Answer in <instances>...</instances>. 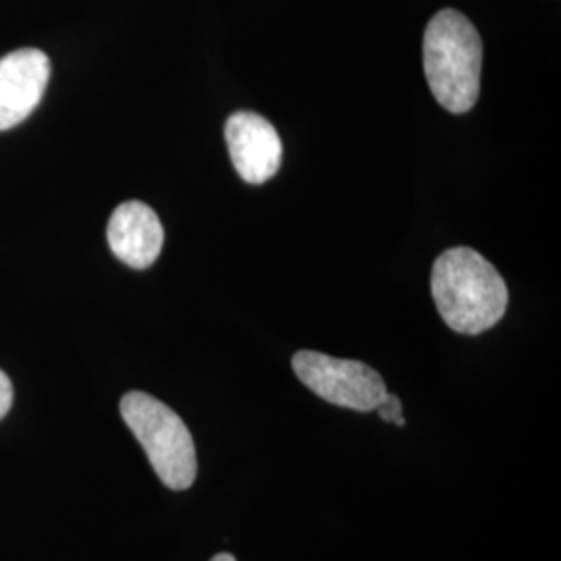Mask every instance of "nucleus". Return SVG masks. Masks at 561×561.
I'll use <instances>...</instances> for the list:
<instances>
[{
  "label": "nucleus",
  "instance_id": "nucleus-6",
  "mask_svg": "<svg viewBox=\"0 0 561 561\" xmlns=\"http://www.w3.org/2000/svg\"><path fill=\"white\" fill-rule=\"evenodd\" d=\"M50 81V59L38 48H21L0 59V131L27 119Z\"/></svg>",
  "mask_w": 561,
  "mask_h": 561
},
{
  "label": "nucleus",
  "instance_id": "nucleus-2",
  "mask_svg": "<svg viewBox=\"0 0 561 561\" xmlns=\"http://www.w3.org/2000/svg\"><path fill=\"white\" fill-rule=\"evenodd\" d=\"M422 59L435 101L454 115L474 108L481 94L482 41L474 23L456 9L428 21Z\"/></svg>",
  "mask_w": 561,
  "mask_h": 561
},
{
  "label": "nucleus",
  "instance_id": "nucleus-3",
  "mask_svg": "<svg viewBox=\"0 0 561 561\" xmlns=\"http://www.w3.org/2000/svg\"><path fill=\"white\" fill-rule=\"evenodd\" d=\"M119 408L162 484L173 491L190 489L198 474V458L194 437L180 414L141 391L125 393Z\"/></svg>",
  "mask_w": 561,
  "mask_h": 561
},
{
  "label": "nucleus",
  "instance_id": "nucleus-9",
  "mask_svg": "<svg viewBox=\"0 0 561 561\" xmlns=\"http://www.w3.org/2000/svg\"><path fill=\"white\" fill-rule=\"evenodd\" d=\"M13 405V385L9 381V377L0 370V421L9 414Z\"/></svg>",
  "mask_w": 561,
  "mask_h": 561
},
{
  "label": "nucleus",
  "instance_id": "nucleus-5",
  "mask_svg": "<svg viewBox=\"0 0 561 561\" xmlns=\"http://www.w3.org/2000/svg\"><path fill=\"white\" fill-rule=\"evenodd\" d=\"M229 157L241 180L261 185L273 180L283 162V144L271 121L250 111H238L225 123Z\"/></svg>",
  "mask_w": 561,
  "mask_h": 561
},
{
  "label": "nucleus",
  "instance_id": "nucleus-4",
  "mask_svg": "<svg viewBox=\"0 0 561 561\" xmlns=\"http://www.w3.org/2000/svg\"><path fill=\"white\" fill-rule=\"evenodd\" d=\"M291 366L314 396L333 405L354 412H373L387 396L381 375L368 364L341 360L321 352L301 350L294 354Z\"/></svg>",
  "mask_w": 561,
  "mask_h": 561
},
{
  "label": "nucleus",
  "instance_id": "nucleus-10",
  "mask_svg": "<svg viewBox=\"0 0 561 561\" xmlns=\"http://www.w3.org/2000/svg\"><path fill=\"white\" fill-rule=\"evenodd\" d=\"M210 561H236V558L231 553H219V556H215Z\"/></svg>",
  "mask_w": 561,
  "mask_h": 561
},
{
  "label": "nucleus",
  "instance_id": "nucleus-7",
  "mask_svg": "<svg viewBox=\"0 0 561 561\" xmlns=\"http://www.w3.org/2000/svg\"><path fill=\"white\" fill-rule=\"evenodd\" d=\"M106 238L113 254L123 264L144 271L159 259L164 243V229L159 215L148 204L123 202L111 215Z\"/></svg>",
  "mask_w": 561,
  "mask_h": 561
},
{
  "label": "nucleus",
  "instance_id": "nucleus-1",
  "mask_svg": "<svg viewBox=\"0 0 561 561\" xmlns=\"http://www.w3.org/2000/svg\"><path fill=\"white\" fill-rule=\"evenodd\" d=\"M431 291L445 324L461 335L493 329L510 300L500 271L472 248L443 252L433 264Z\"/></svg>",
  "mask_w": 561,
  "mask_h": 561
},
{
  "label": "nucleus",
  "instance_id": "nucleus-8",
  "mask_svg": "<svg viewBox=\"0 0 561 561\" xmlns=\"http://www.w3.org/2000/svg\"><path fill=\"white\" fill-rule=\"evenodd\" d=\"M375 412H379L381 421L391 422V424H396V426H405L400 398L393 396V393H389V391H387L385 400L379 403V408H377Z\"/></svg>",
  "mask_w": 561,
  "mask_h": 561
}]
</instances>
